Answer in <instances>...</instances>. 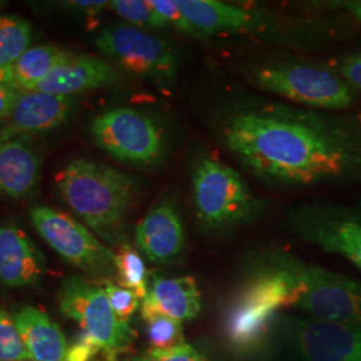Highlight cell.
<instances>
[{"label":"cell","mask_w":361,"mask_h":361,"mask_svg":"<svg viewBox=\"0 0 361 361\" xmlns=\"http://www.w3.org/2000/svg\"><path fill=\"white\" fill-rule=\"evenodd\" d=\"M116 284L134 292L140 300L147 296V271L142 257L133 246L123 244L116 253Z\"/></svg>","instance_id":"23"},{"label":"cell","mask_w":361,"mask_h":361,"mask_svg":"<svg viewBox=\"0 0 361 361\" xmlns=\"http://www.w3.org/2000/svg\"><path fill=\"white\" fill-rule=\"evenodd\" d=\"M281 308H290L289 285L274 267L257 276L233 305L226 319V337L234 348L257 345Z\"/></svg>","instance_id":"10"},{"label":"cell","mask_w":361,"mask_h":361,"mask_svg":"<svg viewBox=\"0 0 361 361\" xmlns=\"http://www.w3.org/2000/svg\"><path fill=\"white\" fill-rule=\"evenodd\" d=\"M27 360L30 355L13 316L0 310V361Z\"/></svg>","instance_id":"26"},{"label":"cell","mask_w":361,"mask_h":361,"mask_svg":"<svg viewBox=\"0 0 361 361\" xmlns=\"http://www.w3.org/2000/svg\"><path fill=\"white\" fill-rule=\"evenodd\" d=\"M31 26L15 15L0 16V68H8L28 50Z\"/></svg>","instance_id":"22"},{"label":"cell","mask_w":361,"mask_h":361,"mask_svg":"<svg viewBox=\"0 0 361 361\" xmlns=\"http://www.w3.org/2000/svg\"><path fill=\"white\" fill-rule=\"evenodd\" d=\"M192 198L200 224L210 231L228 229L255 217L259 202L241 174L213 157L197 161Z\"/></svg>","instance_id":"4"},{"label":"cell","mask_w":361,"mask_h":361,"mask_svg":"<svg viewBox=\"0 0 361 361\" xmlns=\"http://www.w3.org/2000/svg\"><path fill=\"white\" fill-rule=\"evenodd\" d=\"M119 82L121 75L109 62L92 55H73L34 91L71 97L83 91L110 87Z\"/></svg>","instance_id":"17"},{"label":"cell","mask_w":361,"mask_h":361,"mask_svg":"<svg viewBox=\"0 0 361 361\" xmlns=\"http://www.w3.org/2000/svg\"><path fill=\"white\" fill-rule=\"evenodd\" d=\"M224 147L273 186L361 180V125L269 101L228 104L216 118Z\"/></svg>","instance_id":"1"},{"label":"cell","mask_w":361,"mask_h":361,"mask_svg":"<svg viewBox=\"0 0 361 361\" xmlns=\"http://www.w3.org/2000/svg\"><path fill=\"white\" fill-rule=\"evenodd\" d=\"M30 217L52 250L86 273L91 280L104 283L116 276V253L98 241L82 222L43 205L34 207Z\"/></svg>","instance_id":"8"},{"label":"cell","mask_w":361,"mask_h":361,"mask_svg":"<svg viewBox=\"0 0 361 361\" xmlns=\"http://www.w3.org/2000/svg\"><path fill=\"white\" fill-rule=\"evenodd\" d=\"M135 241L143 255L155 264H169L185 247V229L176 201L166 198L146 213L135 226Z\"/></svg>","instance_id":"14"},{"label":"cell","mask_w":361,"mask_h":361,"mask_svg":"<svg viewBox=\"0 0 361 361\" xmlns=\"http://www.w3.org/2000/svg\"><path fill=\"white\" fill-rule=\"evenodd\" d=\"M59 308L66 317L74 320L107 357L129 348L134 332L129 323L116 319L104 286L80 276H71L61 286Z\"/></svg>","instance_id":"6"},{"label":"cell","mask_w":361,"mask_h":361,"mask_svg":"<svg viewBox=\"0 0 361 361\" xmlns=\"http://www.w3.org/2000/svg\"><path fill=\"white\" fill-rule=\"evenodd\" d=\"M95 44L104 56L140 77L161 86H171L178 73V55L164 39L130 25L104 28Z\"/></svg>","instance_id":"9"},{"label":"cell","mask_w":361,"mask_h":361,"mask_svg":"<svg viewBox=\"0 0 361 361\" xmlns=\"http://www.w3.org/2000/svg\"><path fill=\"white\" fill-rule=\"evenodd\" d=\"M137 361H209V359L201 350L185 343L176 348L165 350L149 349Z\"/></svg>","instance_id":"28"},{"label":"cell","mask_w":361,"mask_h":361,"mask_svg":"<svg viewBox=\"0 0 361 361\" xmlns=\"http://www.w3.org/2000/svg\"><path fill=\"white\" fill-rule=\"evenodd\" d=\"M104 288L116 319L123 323H129L131 316L140 308V297L111 280L104 281Z\"/></svg>","instance_id":"27"},{"label":"cell","mask_w":361,"mask_h":361,"mask_svg":"<svg viewBox=\"0 0 361 361\" xmlns=\"http://www.w3.org/2000/svg\"><path fill=\"white\" fill-rule=\"evenodd\" d=\"M98 352H101L99 347L89 336L80 332L77 340L68 345L65 361H90Z\"/></svg>","instance_id":"30"},{"label":"cell","mask_w":361,"mask_h":361,"mask_svg":"<svg viewBox=\"0 0 361 361\" xmlns=\"http://www.w3.org/2000/svg\"><path fill=\"white\" fill-rule=\"evenodd\" d=\"M46 273V258L22 229L0 226V284L7 288L38 285Z\"/></svg>","instance_id":"16"},{"label":"cell","mask_w":361,"mask_h":361,"mask_svg":"<svg viewBox=\"0 0 361 361\" xmlns=\"http://www.w3.org/2000/svg\"><path fill=\"white\" fill-rule=\"evenodd\" d=\"M65 6L77 10L80 13H87V15H95L99 13L101 10H104L106 7H109V1H83V0H75V1H67Z\"/></svg>","instance_id":"33"},{"label":"cell","mask_w":361,"mask_h":361,"mask_svg":"<svg viewBox=\"0 0 361 361\" xmlns=\"http://www.w3.org/2000/svg\"><path fill=\"white\" fill-rule=\"evenodd\" d=\"M109 8L126 20L130 26L168 28V22L155 11L150 0H113Z\"/></svg>","instance_id":"25"},{"label":"cell","mask_w":361,"mask_h":361,"mask_svg":"<svg viewBox=\"0 0 361 361\" xmlns=\"http://www.w3.org/2000/svg\"><path fill=\"white\" fill-rule=\"evenodd\" d=\"M31 361H65L68 343L59 325L44 310L25 307L13 316Z\"/></svg>","instance_id":"18"},{"label":"cell","mask_w":361,"mask_h":361,"mask_svg":"<svg viewBox=\"0 0 361 361\" xmlns=\"http://www.w3.org/2000/svg\"><path fill=\"white\" fill-rule=\"evenodd\" d=\"M23 91L18 90L13 86L0 85V118L10 116L19 95Z\"/></svg>","instance_id":"32"},{"label":"cell","mask_w":361,"mask_h":361,"mask_svg":"<svg viewBox=\"0 0 361 361\" xmlns=\"http://www.w3.org/2000/svg\"><path fill=\"white\" fill-rule=\"evenodd\" d=\"M201 292L193 277H155L141 308L159 312L177 322L193 320L201 310Z\"/></svg>","instance_id":"19"},{"label":"cell","mask_w":361,"mask_h":361,"mask_svg":"<svg viewBox=\"0 0 361 361\" xmlns=\"http://www.w3.org/2000/svg\"><path fill=\"white\" fill-rule=\"evenodd\" d=\"M290 225L307 243L361 269V201L298 207L290 214Z\"/></svg>","instance_id":"11"},{"label":"cell","mask_w":361,"mask_h":361,"mask_svg":"<svg viewBox=\"0 0 361 361\" xmlns=\"http://www.w3.org/2000/svg\"><path fill=\"white\" fill-rule=\"evenodd\" d=\"M150 349L165 350L185 344L182 335V323L168 317L159 312L141 308Z\"/></svg>","instance_id":"24"},{"label":"cell","mask_w":361,"mask_h":361,"mask_svg":"<svg viewBox=\"0 0 361 361\" xmlns=\"http://www.w3.org/2000/svg\"><path fill=\"white\" fill-rule=\"evenodd\" d=\"M252 82L262 90L313 109L344 110L355 101L353 89L340 74L307 65H274L252 73Z\"/></svg>","instance_id":"7"},{"label":"cell","mask_w":361,"mask_h":361,"mask_svg":"<svg viewBox=\"0 0 361 361\" xmlns=\"http://www.w3.org/2000/svg\"><path fill=\"white\" fill-rule=\"evenodd\" d=\"M197 35L252 34L271 28L268 15L219 0H176Z\"/></svg>","instance_id":"13"},{"label":"cell","mask_w":361,"mask_h":361,"mask_svg":"<svg viewBox=\"0 0 361 361\" xmlns=\"http://www.w3.org/2000/svg\"><path fill=\"white\" fill-rule=\"evenodd\" d=\"M289 285L290 308L310 319L361 326V283L288 256L273 258Z\"/></svg>","instance_id":"3"},{"label":"cell","mask_w":361,"mask_h":361,"mask_svg":"<svg viewBox=\"0 0 361 361\" xmlns=\"http://www.w3.org/2000/svg\"><path fill=\"white\" fill-rule=\"evenodd\" d=\"M150 3L154 7L155 11L168 22L169 26L177 28L180 32L198 37L197 31L185 18L176 0H150Z\"/></svg>","instance_id":"29"},{"label":"cell","mask_w":361,"mask_h":361,"mask_svg":"<svg viewBox=\"0 0 361 361\" xmlns=\"http://www.w3.org/2000/svg\"><path fill=\"white\" fill-rule=\"evenodd\" d=\"M90 131L99 149L125 164L153 166L166 155L162 128L152 116L134 109L104 111L92 121Z\"/></svg>","instance_id":"5"},{"label":"cell","mask_w":361,"mask_h":361,"mask_svg":"<svg viewBox=\"0 0 361 361\" xmlns=\"http://www.w3.org/2000/svg\"><path fill=\"white\" fill-rule=\"evenodd\" d=\"M338 74L347 79L350 86L361 90V55H352L343 59L338 65Z\"/></svg>","instance_id":"31"},{"label":"cell","mask_w":361,"mask_h":361,"mask_svg":"<svg viewBox=\"0 0 361 361\" xmlns=\"http://www.w3.org/2000/svg\"><path fill=\"white\" fill-rule=\"evenodd\" d=\"M341 7L345 8L352 16H355L361 22V0H352V1H343Z\"/></svg>","instance_id":"34"},{"label":"cell","mask_w":361,"mask_h":361,"mask_svg":"<svg viewBox=\"0 0 361 361\" xmlns=\"http://www.w3.org/2000/svg\"><path fill=\"white\" fill-rule=\"evenodd\" d=\"M40 177V159L35 149L22 138L0 143V193L25 198L32 193Z\"/></svg>","instance_id":"20"},{"label":"cell","mask_w":361,"mask_h":361,"mask_svg":"<svg viewBox=\"0 0 361 361\" xmlns=\"http://www.w3.org/2000/svg\"><path fill=\"white\" fill-rule=\"evenodd\" d=\"M71 97L40 91H23L10 114L8 125L0 133V143L20 133H39L65 123L73 111Z\"/></svg>","instance_id":"15"},{"label":"cell","mask_w":361,"mask_h":361,"mask_svg":"<svg viewBox=\"0 0 361 361\" xmlns=\"http://www.w3.org/2000/svg\"><path fill=\"white\" fill-rule=\"evenodd\" d=\"M73 55L52 44L28 49L11 67L13 87L20 91L35 90L58 66Z\"/></svg>","instance_id":"21"},{"label":"cell","mask_w":361,"mask_h":361,"mask_svg":"<svg viewBox=\"0 0 361 361\" xmlns=\"http://www.w3.org/2000/svg\"><path fill=\"white\" fill-rule=\"evenodd\" d=\"M107 361H116V359H113V357H109V359H107Z\"/></svg>","instance_id":"35"},{"label":"cell","mask_w":361,"mask_h":361,"mask_svg":"<svg viewBox=\"0 0 361 361\" xmlns=\"http://www.w3.org/2000/svg\"><path fill=\"white\" fill-rule=\"evenodd\" d=\"M55 183L68 207L104 238L121 229L140 194L133 176L90 159L70 162Z\"/></svg>","instance_id":"2"},{"label":"cell","mask_w":361,"mask_h":361,"mask_svg":"<svg viewBox=\"0 0 361 361\" xmlns=\"http://www.w3.org/2000/svg\"><path fill=\"white\" fill-rule=\"evenodd\" d=\"M293 361H361V326L305 319L285 323Z\"/></svg>","instance_id":"12"}]
</instances>
